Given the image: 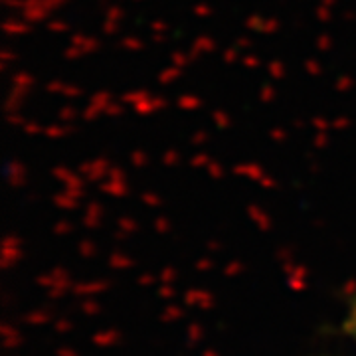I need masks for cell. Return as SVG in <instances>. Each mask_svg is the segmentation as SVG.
Wrapping results in <instances>:
<instances>
[{
    "label": "cell",
    "instance_id": "6da1fadb",
    "mask_svg": "<svg viewBox=\"0 0 356 356\" xmlns=\"http://www.w3.org/2000/svg\"><path fill=\"white\" fill-rule=\"evenodd\" d=\"M350 332H352V338H354V344H356V303L352 307V313H350Z\"/></svg>",
    "mask_w": 356,
    "mask_h": 356
}]
</instances>
